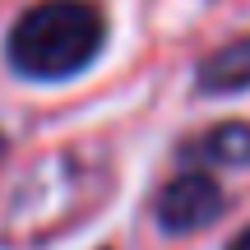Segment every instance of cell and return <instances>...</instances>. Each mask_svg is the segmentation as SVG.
<instances>
[{
	"label": "cell",
	"instance_id": "6da1fadb",
	"mask_svg": "<svg viewBox=\"0 0 250 250\" xmlns=\"http://www.w3.org/2000/svg\"><path fill=\"white\" fill-rule=\"evenodd\" d=\"M107 19L93 0H42L9 28L5 56L23 79H70L102 51Z\"/></svg>",
	"mask_w": 250,
	"mask_h": 250
},
{
	"label": "cell",
	"instance_id": "7a4b0ae2",
	"mask_svg": "<svg viewBox=\"0 0 250 250\" xmlns=\"http://www.w3.org/2000/svg\"><path fill=\"white\" fill-rule=\"evenodd\" d=\"M218 213H223V190H218V181L204 176V171H181L158 195V223L167 227L171 236L199 232V227H208Z\"/></svg>",
	"mask_w": 250,
	"mask_h": 250
},
{
	"label": "cell",
	"instance_id": "3957f363",
	"mask_svg": "<svg viewBox=\"0 0 250 250\" xmlns=\"http://www.w3.org/2000/svg\"><path fill=\"white\" fill-rule=\"evenodd\" d=\"M199 88L204 93H241V88H250V37L213 51L199 65Z\"/></svg>",
	"mask_w": 250,
	"mask_h": 250
},
{
	"label": "cell",
	"instance_id": "277c9868",
	"mask_svg": "<svg viewBox=\"0 0 250 250\" xmlns=\"http://www.w3.org/2000/svg\"><path fill=\"white\" fill-rule=\"evenodd\" d=\"M195 158L204 162H223V167H246L250 162V125H218L195 144Z\"/></svg>",
	"mask_w": 250,
	"mask_h": 250
},
{
	"label": "cell",
	"instance_id": "5b68a950",
	"mask_svg": "<svg viewBox=\"0 0 250 250\" xmlns=\"http://www.w3.org/2000/svg\"><path fill=\"white\" fill-rule=\"evenodd\" d=\"M227 250H250V227H246V232H236V241L227 246Z\"/></svg>",
	"mask_w": 250,
	"mask_h": 250
}]
</instances>
